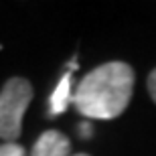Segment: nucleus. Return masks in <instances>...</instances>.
Returning <instances> with one entry per match:
<instances>
[{
	"mask_svg": "<svg viewBox=\"0 0 156 156\" xmlns=\"http://www.w3.org/2000/svg\"><path fill=\"white\" fill-rule=\"evenodd\" d=\"M134 69L124 61H110L89 71L73 91V105L89 120H114L124 114L134 93Z\"/></svg>",
	"mask_w": 156,
	"mask_h": 156,
	"instance_id": "obj_1",
	"label": "nucleus"
},
{
	"mask_svg": "<svg viewBox=\"0 0 156 156\" xmlns=\"http://www.w3.org/2000/svg\"><path fill=\"white\" fill-rule=\"evenodd\" d=\"M33 99V85L24 77H10L0 89V138L14 142L23 132V116Z\"/></svg>",
	"mask_w": 156,
	"mask_h": 156,
	"instance_id": "obj_2",
	"label": "nucleus"
},
{
	"mask_svg": "<svg viewBox=\"0 0 156 156\" xmlns=\"http://www.w3.org/2000/svg\"><path fill=\"white\" fill-rule=\"evenodd\" d=\"M30 156H71V142L59 130H47L37 138Z\"/></svg>",
	"mask_w": 156,
	"mask_h": 156,
	"instance_id": "obj_3",
	"label": "nucleus"
},
{
	"mask_svg": "<svg viewBox=\"0 0 156 156\" xmlns=\"http://www.w3.org/2000/svg\"><path fill=\"white\" fill-rule=\"evenodd\" d=\"M73 67H77L75 61L69 65V69L63 73V77L59 79V83L53 89L51 98H49V118L63 114L67 110V105L73 104V87H71V69Z\"/></svg>",
	"mask_w": 156,
	"mask_h": 156,
	"instance_id": "obj_4",
	"label": "nucleus"
},
{
	"mask_svg": "<svg viewBox=\"0 0 156 156\" xmlns=\"http://www.w3.org/2000/svg\"><path fill=\"white\" fill-rule=\"evenodd\" d=\"M0 156H27V152L16 142H4L0 144Z\"/></svg>",
	"mask_w": 156,
	"mask_h": 156,
	"instance_id": "obj_5",
	"label": "nucleus"
},
{
	"mask_svg": "<svg viewBox=\"0 0 156 156\" xmlns=\"http://www.w3.org/2000/svg\"><path fill=\"white\" fill-rule=\"evenodd\" d=\"M148 93H150V98L156 104V69H152L150 75H148Z\"/></svg>",
	"mask_w": 156,
	"mask_h": 156,
	"instance_id": "obj_6",
	"label": "nucleus"
},
{
	"mask_svg": "<svg viewBox=\"0 0 156 156\" xmlns=\"http://www.w3.org/2000/svg\"><path fill=\"white\" fill-rule=\"evenodd\" d=\"M79 132H81V138H89L91 136V122H85V124H81V128H79Z\"/></svg>",
	"mask_w": 156,
	"mask_h": 156,
	"instance_id": "obj_7",
	"label": "nucleus"
},
{
	"mask_svg": "<svg viewBox=\"0 0 156 156\" xmlns=\"http://www.w3.org/2000/svg\"><path fill=\"white\" fill-rule=\"evenodd\" d=\"M71 156H89V154H85V152H79V154H71Z\"/></svg>",
	"mask_w": 156,
	"mask_h": 156,
	"instance_id": "obj_8",
	"label": "nucleus"
}]
</instances>
